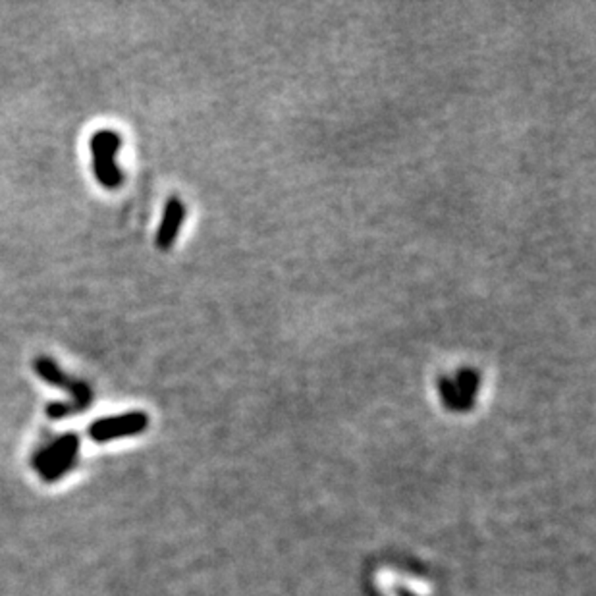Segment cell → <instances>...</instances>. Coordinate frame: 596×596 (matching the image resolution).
Instances as JSON below:
<instances>
[{"mask_svg":"<svg viewBox=\"0 0 596 596\" xmlns=\"http://www.w3.org/2000/svg\"><path fill=\"white\" fill-rule=\"evenodd\" d=\"M33 367H35V372L41 377L43 381L52 384L54 388L68 390L70 396H72L70 403H52V405L47 407V413H49L51 419H64L70 413H80L91 405L93 392L89 388V384L68 377L51 357H45V355L37 357L35 363H33Z\"/></svg>","mask_w":596,"mask_h":596,"instance_id":"1","label":"cell"},{"mask_svg":"<svg viewBox=\"0 0 596 596\" xmlns=\"http://www.w3.org/2000/svg\"><path fill=\"white\" fill-rule=\"evenodd\" d=\"M122 147V137L112 130H99L91 137L93 172L97 182L104 189H118L123 182V174L116 163Z\"/></svg>","mask_w":596,"mask_h":596,"instance_id":"2","label":"cell"},{"mask_svg":"<svg viewBox=\"0 0 596 596\" xmlns=\"http://www.w3.org/2000/svg\"><path fill=\"white\" fill-rule=\"evenodd\" d=\"M80 440L75 434H64L58 440H54L51 446H47L43 452L37 453L35 457V467L37 471L47 479L54 481L60 475H64L68 469H72L75 455H78Z\"/></svg>","mask_w":596,"mask_h":596,"instance_id":"3","label":"cell"},{"mask_svg":"<svg viewBox=\"0 0 596 596\" xmlns=\"http://www.w3.org/2000/svg\"><path fill=\"white\" fill-rule=\"evenodd\" d=\"M147 425H149V417L143 412L123 413L120 417H108V419L93 422L89 434L97 442H108L114 438L139 434L147 429Z\"/></svg>","mask_w":596,"mask_h":596,"instance_id":"4","label":"cell"},{"mask_svg":"<svg viewBox=\"0 0 596 596\" xmlns=\"http://www.w3.org/2000/svg\"><path fill=\"white\" fill-rule=\"evenodd\" d=\"M185 216H187V208H185L184 201L176 195L170 197L166 201L163 218H160L156 237H154V243H156L158 251H170L172 249L176 237H178L180 230L184 226Z\"/></svg>","mask_w":596,"mask_h":596,"instance_id":"5","label":"cell"},{"mask_svg":"<svg viewBox=\"0 0 596 596\" xmlns=\"http://www.w3.org/2000/svg\"><path fill=\"white\" fill-rule=\"evenodd\" d=\"M455 388H457V394H460V400H462V407L467 409L471 403H473L475 396L479 392V386H481V377L479 372L473 369H462L455 377Z\"/></svg>","mask_w":596,"mask_h":596,"instance_id":"6","label":"cell"},{"mask_svg":"<svg viewBox=\"0 0 596 596\" xmlns=\"http://www.w3.org/2000/svg\"><path fill=\"white\" fill-rule=\"evenodd\" d=\"M438 388H440V394H442V398L448 407H452V409H463L460 394H457V388H455V382L452 379L440 377L438 379Z\"/></svg>","mask_w":596,"mask_h":596,"instance_id":"7","label":"cell"}]
</instances>
